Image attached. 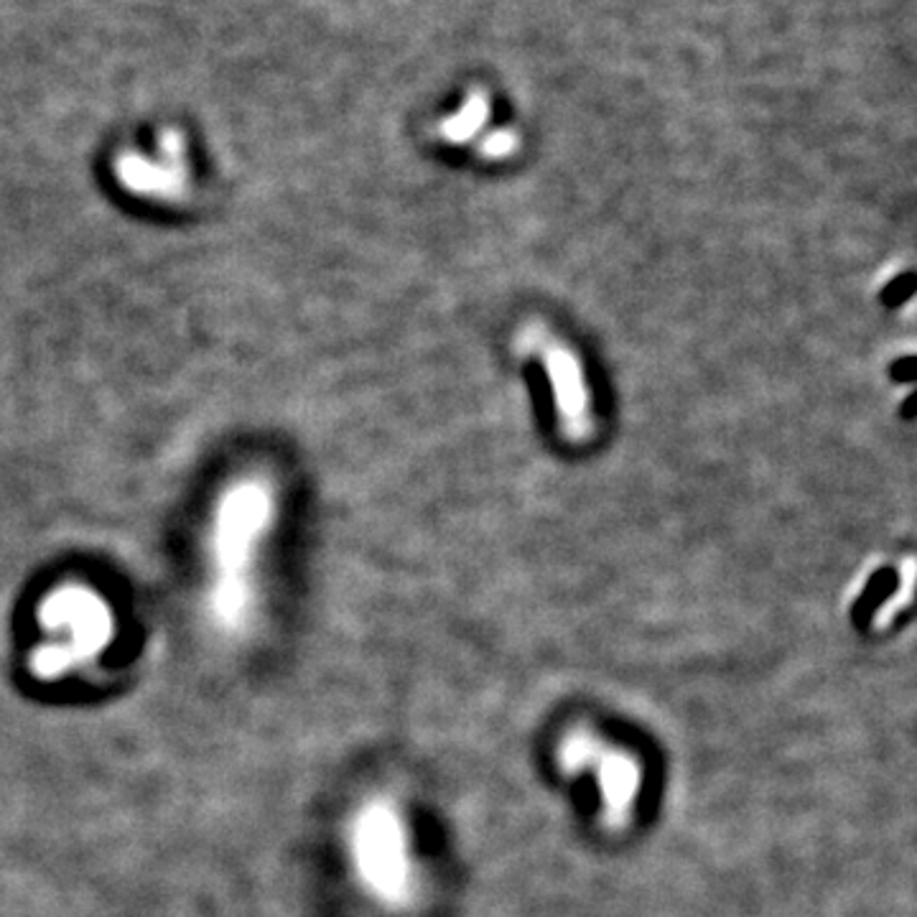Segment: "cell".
<instances>
[{
  "label": "cell",
  "mask_w": 917,
  "mask_h": 917,
  "mask_svg": "<svg viewBox=\"0 0 917 917\" xmlns=\"http://www.w3.org/2000/svg\"><path fill=\"white\" fill-rule=\"evenodd\" d=\"M358 869L372 892L400 903L411 887V859L403 823L388 803H372L360 813L352 831Z\"/></svg>",
  "instance_id": "obj_3"
},
{
  "label": "cell",
  "mask_w": 917,
  "mask_h": 917,
  "mask_svg": "<svg viewBox=\"0 0 917 917\" xmlns=\"http://www.w3.org/2000/svg\"><path fill=\"white\" fill-rule=\"evenodd\" d=\"M271 497L263 485H240L225 497L215 525V558L220 578L212 609L225 627H240L251 612L247 564L261 533L269 528Z\"/></svg>",
  "instance_id": "obj_1"
},
{
  "label": "cell",
  "mask_w": 917,
  "mask_h": 917,
  "mask_svg": "<svg viewBox=\"0 0 917 917\" xmlns=\"http://www.w3.org/2000/svg\"><path fill=\"white\" fill-rule=\"evenodd\" d=\"M485 115H487V105L482 100H469L465 108H461V113L457 115V118L449 120L447 136L453 138V140L471 136V133L482 126Z\"/></svg>",
  "instance_id": "obj_6"
},
{
  "label": "cell",
  "mask_w": 917,
  "mask_h": 917,
  "mask_svg": "<svg viewBox=\"0 0 917 917\" xmlns=\"http://www.w3.org/2000/svg\"><path fill=\"white\" fill-rule=\"evenodd\" d=\"M596 764V782H599L602 803L612 821H620L635 806L640 792V768L625 752H604L602 747L592 757L589 768Z\"/></svg>",
  "instance_id": "obj_4"
},
{
  "label": "cell",
  "mask_w": 917,
  "mask_h": 917,
  "mask_svg": "<svg viewBox=\"0 0 917 917\" xmlns=\"http://www.w3.org/2000/svg\"><path fill=\"white\" fill-rule=\"evenodd\" d=\"M49 630H65V643L39 647L31 657L33 673L43 681L59 679L75 665L92 661L113 640V614L100 596L82 586H67L51 594L41 609Z\"/></svg>",
  "instance_id": "obj_2"
},
{
  "label": "cell",
  "mask_w": 917,
  "mask_h": 917,
  "mask_svg": "<svg viewBox=\"0 0 917 917\" xmlns=\"http://www.w3.org/2000/svg\"><path fill=\"white\" fill-rule=\"evenodd\" d=\"M548 375L556 382L558 411L572 431H584L586 426V390L578 362L566 350L548 354Z\"/></svg>",
  "instance_id": "obj_5"
}]
</instances>
